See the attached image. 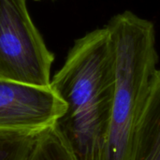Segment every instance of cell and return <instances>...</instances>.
I'll list each match as a JSON object with an SVG mask.
<instances>
[{
  "label": "cell",
  "mask_w": 160,
  "mask_h": 160,
  "mask_svg": "<svg viewBox=\"0 0 160 160\" xmlns=\"http://www.w3.org/2000/svg\"><path fill=\"white\" fill-rule=\"evenodd\" d=\"M26 160H76L54 126L41 132Z\"/></svg>",
  "instance_id": "obj_6"
},
{
  "label": "cell",
  "mask_w": 160,
  "mask_h": 160,
  "mask_svg": "<svg viewBox=\"0 0 160 160\" xmlns=\"http://www.w3.org/2000/svg\"><path fill=\"white\" fill-rule=\"evenodd\" d=\"M127 160H160V69L134 127Z\"/></svg>",
  "instance_id": "obj_5"
},
{
  "label": "cell",
  "mask_w": 160,
  "mask_h": 160,
  "mask_svg": "<svg viewBox=\"0 0 160 160\" xmlns=\"http://www.w3.org/2000/svg\"><path fill=\"white\" fill-rule=\"evenodd\" d=\"M51 87L66 110L54 124L76 160H101L114 93L113 55L106 26L77 39Z\"/></svg>",
  "instance_id": "obj_1"
},
{
  "label": "cell",
  "mask_w": 160,
  "mask_h": 160,
  "mask_svg": "<svg viewBox=\"0 0 160 160\" xmlns=\"http://www.w3.org/2000/svg\"><path fill=\"white\" fill-rule=\"evenodd\" d=\"M65 110L51 86L0 79V131L41 133L53 127Z\"/></svg>",
  "instance_id": "obj_4"
},
{
  "label": "cell",
  "mask_w": 160,
  "mask_h": 160,
  "mask_svg": "<svg viewBox=\"0 0 160 160\" xmlns=\"http://www.w3.org/2000/svg\"><path fill=\"white\" fill-rule=\"evenodd\" d=\"M112 42L114 93L101 160H127L139 114L158 70L154 23L127 10L106 25Z\"/></svg>",
  "instance_id": "obj_2"
},
{
  "label": "cell",
  "mask_w": 160,
  "mask_h": 160,
  "mask_svg": "<svg viewBox=\"0 0 160 160\" xmlns=\"http://www.w3.org/2000/svg\"><path fill=\"white\" fill-rule=\"evenodd\" d=\"M39 134L0 131V160H26Z\"/></svg>",
  "instance_id": "obj_7"
},
{
  "label": "cell",
  "mask_w": 160,
  "mask_h": 160,
  "mask_svg": "<svg viewBox=\"0 0 160 160\" xmlns=\"http://www.w3.org/2000/svg\"><path fill=\"white\" fill-rule=\"evenodd\" d=\"M53 61L26 0H0V79L49 87Z\"/></svg>",
  "instance_id": "obj_3"
},
{
  "label": "cell",
  "mask_w": 160,
  "mask_h": 160,
  "mask_svg": "<svg viewBox=\"0 0 160 160\" xmlns=\"http://www.w3.org/2000/svg\"><path fill=\"white\" fill-rule=\"evenodd\" d=\"M34 1H39V0H34Z\"/></svg>",
  "instance_id": "obj_8"
}]
</instances>
